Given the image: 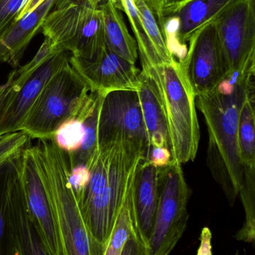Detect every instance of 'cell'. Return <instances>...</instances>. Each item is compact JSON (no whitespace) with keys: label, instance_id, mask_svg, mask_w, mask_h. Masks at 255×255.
<instances>
[{"label":"cell","instance_id":"16","mask_svg":"<svg viewBox=\"0 0 255 255\" xmlns=\"http://www.w3.org/2000/svg\"><path fill=\"white\" fill-rule=\"evenodd\" d=\"M57 0H43L32 11L13 22L0 39V64L16 68L25 49L34 36L40 32L43 21Z\"/></svg>","mask_w":255,"mask_h":255},{"label":"cell","instance_id":"17","mask_svg":"<svg viewBox=\"0 0 255 255\" xmlns=\"http://www.w3.org/2000/svg\"><path fill=\"white\" fill-rule=\"evenodd\" d=\"M236 1L182 0L166 10L164 19L166 16H172L176 19L178 23V40L181 44L186 46V43L196 31L216 20Z\"/></svg>","mask_w":255,"mask_h":255},{"label":"cell","instance_id":"9","mask_svg":"<svg viewBox=\"0 0 255 255\" xmlns=\"http://www.w3.org/2000/svg\"><path fill=\"white\" fill-rule=\"evenodd\" d=\"M214 23L228 76L255 67V0H237Z\"/></svg>","mask_w":255,"mask_h":255},{"label":"cell","instance_id":"21","mask_svg":"<svg viewBox=\"0 0 255 255\" xmlns=\"http://www.w3.org/2000/svg\"><path fill=\"white\" fill-rule=\"evenodd\" d=\"M103 96L100 95L92 109L84 120L85 136L79 149L72 154H68L70 167L87 166L98 148L97 145V123L99 112Z\"/></svg>","mask_w":255,"mask_h":255},{"label":"cell","instance_id":"32","mask_svg":"<svg viewBox=\"0 0 255 255\" xmlns=\"http://www.w3.org/2000/svg\"><path fill=\"white\" fill-rule=\"evenodd\" d=\"M19 90V88L13 83L11 76L9 75L7 83L0 87V119L3 112L5 110Z\"/></svg>","mask_w":255,"mask_h":255},{"label":"cell","instance_id":"10","mask_svg":"<svg viewBox=\"0 0 255 255\" xmlns=\"http://www.w3.org/2000/svg\"><path fill=\"white\" fill-rule=\"evenodd\" d=\"M120 136L136 141L148 151L149 141L137 91H112L102 100L97 123L98 147Z\"/></svg>","mask_w":255,"mask_h":255},{"label":"cell","instance_id":"1","mask_svg":"<svg viewBox=\"0 0 255 255\" xmlns=\"http://www.w3.org/2000/svg\"><path fill=\"white\" fill-rule=\"evenodd\" d=\"M147 154L143 145L120 136L99 146L87 164L89 181L77 202L88 230L105 248L128 197L138 166Z\"/></svg>","mask_w":255,"mask_h":255},{"label":"cell","instance_id":"2","mask_svg":"<svg viewBox=\"0 0 255 255\" xmlns=\"http://www.w3.org/2000/svg\"><path fill=\"white\" fill-rule=\"evenodd\" d=\"M254 79L255 68L235 73L214 91L196 98L209 135L208 167L231 205L239 195L244 177L238 146L240 112L247 96L255 92Z\"/></svg>","mask_w":255,"mask_h":255},{"label":"cell","instance_id":"11","mask_svg":"<svg viewBox=\"0 0 255 255\" xmlns=\"http://www.w3.org/2000/svg\"><path fill=\"white\" fill-rule=\"evenodd\" d=\"M184 64L196 97L214 91L229 75L214 21L196 31L188 41Z\"/></svg>","mask_w":255,"mask_h":255},{"label":"cell","instance_id":"26","mask_svg":"<svg viewBox=\"0 0 255 255\" xmlns=\"http://www.w3.org/2000/svg\"><path fill=\"white\" fill-rule=\"evenodd\" d=\"M29 139L22 130L0 135V168L28 148Z\"/></svg>","mask_w":255,"mask_h":255},{"label":"cell","instance_id":"15","mask_svg":"<svg viewBox=\"0 0 255 255\" xmlns=\"http://www.w3.org/2000/svg\"><path fill=\"white\" fill-rule=\"evenodd\" d=\"M133 230L147 250L158 203V168L139 163L130 192Z\"/></svg>","mask_w":255,"mask_h":255},{"label":"cell","instance_id":"29","mask_svg":"<svg viewBox=\"0 0 255 255\" xmlns=\"http://www.w3.org/2000/svg\"><path fill=\"white\" fill-rule=\"evenodd\" d=\"M89 170L86 166H77L70 168L69 180L76 200L79 201L82 196L89 181Z\"/></svg>","mask_w":255,"mask_h":255},{"label":"cell","instance_id":"31","mask_svg":"<svg viewBox=\"0 0 255 255\" xmlns=\"http://www.w3.org/2000/svg\"><path fill=\"white\" fill-rule=\"evenodd\" d=\"M157 20L159 27L163 23L166 10L177 4L179 0H143Z\"/></svg>","mask_w":255,"mask_h":255},{"label":"cell","instance_id":"14","mask_svg":"<svg viewBox=\"0 0 255 255\" xmlns=\"http://www.w3.org/2000/svg\"><path fill=\"white\" fill-rule=\"evenodd\" d=\"M68 60L67 52H58L31 74L3 112L0 119V135L19 130L44 87Z\"/></svg>","mask_w":255,"mask_h":255},{"label":"cell","instance_id":"12","mask_svg":"<svg viewBox=\"0 0 255 255\" xmlns=\"http://www.w3.org/2000/svg\"><path fill=\"white\" fill-rule=\"evenodd\" d=\"M69 62L86 82L91 91L103 97L112 91H137L139 88V69L136 64L114 53L106 43L94 59H84L70 55Z\"/></svg>","mask_w":255,"mask_h":255},{"label":"cell","instance_id":"34","mask_svg":"<svg viewBox=\"0 0 255 255\" xmlns=\"http://www.w3.org/2000/svg\"><path fill=\"white\" fill-rule=\"evenodd\" d=\"M200 241L197 255H212V233L209 228L205 227L202 229Z\"/></svg>","mask_w":255,"mask_h":255},{"label":"cell","instance_id":"30","mask_svg":"<svg viewBox=\"0 0 255 255\" xmlns=\"http://www.w3.org/2000/svg\"><path fill=\"white\" fill-rule=\"evenodd\" d=\"M145 160L159 169L167 166L172 161V154L168 148L150 147Z\"/></svg>","mask_w":255,"mask_h":255},{"label":"cell","instance_id":"8","mask_svg":"<svg viewBox=\"0 0 255 255\" xmlns=\"http://www.w3.org/2000/svg\"><path fill=\"white\" fill-rule=\"evenodd\" d=\"M22 154L0 168L4 215L10 227L16 255H49L30 217L22 180Z\"/></svg>","mask_w":255,"mask_h":255},{"label":"cell","instance_id":"22","mask_svg":"<svg viewBox=\"0 0 255 255\" xmlns=\"http://www.w3.org/2000/svg\"><path fill=\"white\" fill-rule=\"evenodd\" d=\"M255 167L244 166L242 186L240 190L245 210L246 220L242 229L238 232L236 239L251 244L255 237Z\"/></svg>","mask_w":255,"mask_h":255},{"label":"cell","instance_id":"20","mask_svg":"<svg viewBox=\"0 0 255 255\" xmlns=\"http://www.w3.org/2000/svg\"><path fill=\"white\" fill-rule=\"evenodd\" d=\"M238 146L243 166L255 167L254 92L247 96L240 112Z\"/></svg>","mask_w":255,"mask_h":255},{"label":"cell","instance_id":"35","mask_svg":"<svg viewBox=\"0 0 255 255\" xmlns=\"http://www.w3.org/2000/svg\"><path fill=\"white\" fill-rule=\"evenodd\" d=\"M43 1V0H25L22 7H21L20 10H19V13H18L16 20H15L14 22L23 17L25 14L29 13V12L32 11V10H34V8H36Z\"/></svg>","mask_w":255,"mask_h":255},{"label":"cell","instance_id":"4","mask_svg":"<svg viewBox=\"0 0 255 255\" xmlns=\"http://www.w3.org/2000/svg\"><path fill=\"white\" fill-rule=\"evenodd\" d=\"M31 146L37 171L50 204L63 255H103L82 217L70 184V162L52 138Z\"/></svg>","mask_w":255,"mask_h":255},{"label":"cell","instance_id":"13","mask_svg":"<svg viewBox=\"0 0 255 255\" xmlns=\"http://www.w3.org/2000/svg\"><path fill=\"white\" fill-rule=\"evenodd\" d=\"M22 172L28 211L37 235L48 255H63L50 204L31 146L22 151Z\"/></svg>","mask_w":255,"mask_h":255},{"label":"cell","instance_id":"33","mask_svg":"<svg viewBox=\"0 0 255 255\" xmlns=\"http://www.w3.org/2000/svg\"><path fill=\"white\" fill-rule=\"evenodd\" d=\"M120 255H147L145 246L133 233L127 241Z\"/></svg>","mask_w":255,"mask_h":255},{"label":"cell","instance_id":"37","mask_svg":"<svg viewBox=\"0 0 255 255\" xmlns=\"http://www.w3.org/2000/svg\"><path fill=\"white\" fill-rule=\"evenodd\" d=\"M182 1V0H179V1H178V2H180V1Z\"/></svg>","mask_w":255,"mask_h":255},{"label":"cell","instance_id":"5","mask_svg":"<svg viewBox=\"0 0 255 255\" xmlns=\"http://www.w3.org/2000/svg\"><path fill=\"white\" fill-rule=\"evenodd\" d=\"M101 0H57L40 33L57 52L92 60L105 46Z\"/></svg>","mask_w":255,"mask_h":255},{"label":"cell","instance_id":"18","mask_svg":"<svg viewBox=\"0 0 255 255\" xmlns=\"http://www.w3.org/2000/svg\"><path fill=\"white\" fill-rule=\"evenodd\" d=\"M148 133L150 147H163L169 149V133L164 112L152 82L143 72L137 90Z\"/></svg>","mask_w":255,"mask_h":255},{"label":"cell","instance_id":"27","mask_svg":"<svg viewBox=\"0 0 255 255\" xmlns=\"http://www.w3.org/2000/svg\"><path fill=\"white\" fill-rule=\"evenodd\" d=\"M25 0H0V39L16 20Z\"/></svg>","mask_w":255,"mask_h":255},{"label":"cell","instance_id":"36","mask_svg":"<svg viewBox=\"0 0 255 255\" xmlns=\"http://www.w3.org/2000/svg\"><path fill=\"white\" fill-rule=\"evenodd\" d=\"M118 255L116 254H114V253H111V252L108 251V250H105L104 255Z\"/></svg>","mask_w":255,"mask_h":255},{"label":"cell","instance_id":"24","mask_svg":"<svg viewBox=\"0 0 255 255\" xmlns=\"http://www.w3.org/2000/svg\"><path fill=\"white\" fill-rule=\"evenodd\" d=\"M135 4L148 41L157 56L166 61L175 58L169 52L157 20L143 0H135Z\"/></svg>","mask_w":255,"mask_h":255},{"label":"cell","instance_id":"28","mask_svg":"<svg viewBox=\"0 0 255 255\" xmlns=\"http://www.w3.org/2000/svg\"><path fill=\"white\" fill-rule=\"evenodd\" d=\"M0 255H16L10 227L4 215L0 184Z\"/></svg>","mask_w":255,"mask_h":255},{"label":"cell","instance_id":"3","mask_svg":"<svg viewBox=\"0 0 255 255\" xmlns=\"http://www.w3.org/2000/svg\"><path fill=\"white\" fill-rule=\"evenodd\" d=\"M142 71L152 82L164 112L169 150L180 165L196 158L200 139L196 98L184 67L176 58L163 61L151 46L138 49Z\"/></svg>","mask_w":255,"mask_h":255},{"label":"cell","instance_id":"19","mask_svg":"<svg viewBox=\"0 0 255 255\" xmlns=\"http://www.w3.org/2000/svg\"><path fill=\"white\" fill-rule=\"evenodd\" d=\"M105 43L110 50L136 64L139 58L136 39L130 35L118 7L111 0H101Z\"/></svg>","mask_w":255,"mask_h":255},{"label":"cell","instance_id":"6","mask_svg":"<svg viewBox=\"0 0 255 255\" xmlns=\"http://www.w3.org/2000/svg\"><path fill=\"white\" fill-rule=\"evenodd\" d=\"M91 89L67 61L52 76L28 112L19 130L30 139H50L88 103Z\"/></svg>","mask_w":255,"mask_h":255},{"label":"cell","instance_id":"7","mask_svg":"<svg viewBox=\"0 0 255 255\" xmlns=\"http://www.w3.org/2000/svg\"><path fill=\"white\" fill-rule=\"evenodd\" d=\"M181 166L172 160L158 169V203L147 255H169L187 227L190 190Z\"/></svg>","mask_w":255,"mask_h":255},{"label":"cell","instance_id":"25","mask_svg":"<svg viewBox=\"0 0 255 255\" xmlns=\"http://www.w3.org/2000/svg\"><path fill=\"white\" fill-rule=\"evenodd\" d=\"M58 52H59L55 50L52 41L49 39L45 38L44 41L42 43L40 49L32 60L25 65L19 67V70L15 69L10 73L13 83L20 89L22 85L28 80V78L39 67Z\"/></svg>","mask_w":255,"mask_h":255},{"label":"cell","instance_id":"23","mask_svg":"<svg viewBox=\"0 0 255 255\" xmlns=\"http://www.w3.org/2000/svg\"><path fill=\"white\" fill-rule=\"evenodd\" d=\"M99 97L100 96L90 102L76 118L69 120L56 130L52 139L58 148L68 154H72L79 149L85 136L84 120L92 109Z\"/></svg>","mask_w":255,"mask_h":255}]
</instances>
